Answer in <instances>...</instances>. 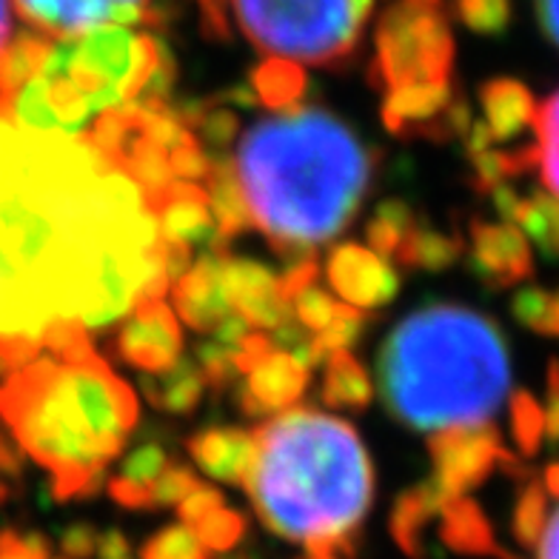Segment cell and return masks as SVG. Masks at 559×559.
Here are the masks:
<instances>
[{
	"label": "cell",
	"mask_w": 559,
	"mask_h": 559,
	"mask_svg": "<svg viewBox=\"0 0 559 559\" xmlns=\"http://www.w3.org/2000/svg\"><path fill=\"white\" fill-rule=\"evenodd\" d=\"M463 254V240L460 235H445L426 223H414L412 231L400 243L394 260H400L408 269H423V272H445Z\"/></svg>",
	"instance_id": "27"
},
{
	"label": "cell",
	"mask_w": 559,
	"mask_h": 559,
	"mask_svg": "<svg viewBox=\"0 0 559 559\" xmlns=\"http://www.w3.org/2000/svg\"><path fill=\"white\" fill-rule=\"evenodd\" d=\"M52 543L40 531H0V559H49Z\"/></svg>",
	"instance_id": "40"
},
{
	"label": "cell",
	"mask_w": 559,
	"mask_h": 559,
	"mask_svg": "<svg viewBox=\"0 0 559 559\" xmlns=\"http://www.w3.org/2000/svg\"><path fill=\"white\" fill-rule=\"evenodd\" d=\"M189 454L209 477L228 483V486H246V477L254 463V435L243 428L209 426L189 437Z\"/></svg>",
	"instance_id": "18"
},
{
	"label": "cell",
	"mask_w": 559,
	"mask_h": 559,
	"mask_svg": "<svg viewBox=\"0 0 559 559\" xmlns=\"http://www.w3.org/2000/svg\"><path fill=\"white\" fill-rule=\"evenodd\" d=\"M143 559H209V551L200 545L189 525H166L148 537L140 548Z\"/></svg>",
	"instance_id": "30"
},
{
	"label": "cell",
	"mask_w": 559,
	"mask_h": 559,
	"mask_svg": "<svg viewBox=\"0 0 559 559\" xmlns=\"http://www.w3.org/2000/svg\"><path fill=\"white\" fill-rule=\"evenodd\" d=\"M383 403L414 431L486 426L511 385L497 323L463 306H426L385 337L377 357Z\"/></svg>",
	"instance_id": "5"
},
{
	"label": "cell",
	"mask_w": 559,
	"mask_h": 559,
	"mask_svg": "<svg viewBox=\"0 0 559 559\" xmlns=\"http://www.w3.org/2000/svg\"><path fill=\"white\" fill-rule=\"evenodd\" d=\"M511 417H514V437L520 442V449L525 454H534L537 451V442H539V431H543V414H539V405L520 391L514 394L511 400Z\"/></svg>",
	"instance_id": "39"
},
{
	"label": "cell",
	"mask_w": 559,
	"mask_h": 559,
	"mask_svg": "<svg viewBox=\"0 0 559 559\" xmlns=\"http://www.w3.org/2000/svg\"><path fill=\"white\" fill-rule=\"evenodd\" d=\"M309 559H334V557H309Z\"/></svg>",
	"instance_id": "53"
},
{
	"label": "cell",
	"mask_w": 559,
	"mask_h": 559,
	"mask_svg": "<svg viewBox=\"0 0 559 559\" xmlns=\"http://www.w3.org/2000/svg\"><path fill=\"white\" fill-rule=\"evenodd\" d=\"M246 377L249 380L243 385H237L235 400L237 408L246 417L254 419L274 417V414L292 408L306 394V385H309V368L295 360L292 354L277 352V348L272 354H265L263 360L251 368Z\"/></svg>",
	"instance_id": "15"
},
{
	"label": "cell",
	"mask_w": 559,
	"mask_h": 559,
	"mask_svg": "<svg viewBox=\"0 0 559 559\" xmlns=\"http://www.w3.org/2000/svg\"><path fill=\"white\" fill-rule=\"evenodd\" d=\"M157 63V37L129 26H97L58 37L40 72L17 88L9 123L29 132L81 134L97 115L138 97Z\"/></svg>",
	"instance_id": "6"
},
{
	"label": "cell",
	"mask_w": 559,
	"mask_h": 559,
	"mask_svg": "<svg viewBox=\"0 0 559 559\" xmlns=\"http://www.w3.org/2000/svg\"><path fill=\"white\" fill-rule=\"evenodd\" d=\"M451 104V83H412L383 92L380 118L394 138L445 140L451 138L445 120Z\"/></svg>",
	"instance_id": "14"
},
{
	"label": "cell",
	"mask_w": 559,
	"mask_h": 559,
	"mask_svg": "<svg viewBox=\"0 0 559 559\" xmlns=\"http://www.w3.org/2000/svg\"><path fill=\"white\" fill-rule=\"evenodd\" d=\"M534 146L531 152V166H537L545 189L559 200V92H554L543 106L534 109Z\"/></svg>",
	"instance_id": "28"
},
{
	"label": "cell",
	"mask_w": 559,
	"mask_h": 559,
	"mask_svg": "<svg viewBox=\"0 0 559 559\" xmlns=\"http://www.w3.org/2000/svg\"><path fill=\"white\" fill-rule=\"evenodd\" d=\"M483 109H486L488 132L497 140H511L525 126L534 123V100L531 92L516 81H491L479 88Z\"/></svg>",
	"instance_id": "23"
},
{
	"label": "cell",
	"mask_w": 559,
	"mask_h": 559,
	"mask_svg": "<svg viewBox=\"0 0 559 559\" xmlns=\"http://www.w3.org/2000/svg\"><path fill=\"white\" fill-rule=\"evenodd\" d=\"M97 548V531L88 523H74L63 528L60 534V551L72 559H88L95 557Z\"/></svg>",
	"instance_id": "45"
},
{
	"label": "cell",
	"mask_w": 559,
	"mask_h": 559,
	"mask_svg": "<svg viewBox=\"0 0 559 559\" xmlns=\"http://www.w3.org/2000/svg\"><path fill=\"white\" fill-rule=\"evenodd\" d=\"M169 465V454H166V449H163L160 442L146 440L140 442L134 451H129V456H126L123 465H120L118 477L129 479L134 486L152 488L155 486V479L160 477Z\"/></svg>",
	"instance_id": "33"
},
{
	"label": "cell",
	"mask_w": 559,
	"mask_h": 559,
	"mask_svg": "<svg viewBox=\"0 0 559 559\" xmlns=\"http://www.w3.org/2000/svg\"><path fill=\"white\" fill-rule=\"evenodd\" d=\"M454 12L468 29L500 35L511 23V0H454Z\"/></svg>",
	"instance_id": "32"
},
{
	"label": "cell",
	"mask_w": 559,
	"mask_h": 559,
	"mask_svg": "<svg viewBox=\"0 0 559 559\" xmlns=\"http://www.w3.org/2000/svg\"><path fill=\"white\" fill-rule=\"evenodd\" d=\"M537 15L545 37L559 49V0H537Z\"/></svg>",
	"instance_id": "49"
},
{
	"label": "cell",
	"mask_w": 559,
	"mask_h": 559,
	"mask_svg": "<svg viewBox=\"0 0 559 559\" xmlns=\"http://www.w3.org/2000/svg\"><path fill=\"white\" fill-rule=\"evenodd\" d=\"M545 488L539 483H531L523 493H520V500H516V511H514V537L516 543L528 548L537 539L539 523H543L545 514Z\"/></svg>",
	"instance_id": "36"
},
{
	"label": "cell",
	"mask_w": 559,
	"mask_h": 559,
	"mask_svg": "<svg viewBox=\"0 0 559 559\" xmlns=\"http://www.w3.org/2000/svg\"><path fill=\"white\" fill-rule=\"evenodd\" d=\"M323 403L340 412H362L374 400V385L368 380L366 368L348 352H332L325 357Z\"/></svg>",
	"instance_id": "24"
},
{
	"label": "cell",
	"mask_w": 559,
	"mask_h": 559,
	"mask_svg": "<svg viewBox=\"0 0 559 559\" xmlns=\"http://www.w3.org/2000/svg\"><path fill=\"white\" fill-rule=\"evenodd\" d=\"M292 309H295L300 325H306L309 332H320L325 325L332 323V317L337 314L340 302L325 295L323 288H317V283L306 286L292 297Z\"/></svg>",
	"instance_id": "35"
},
{
	"label": "cell",
	"mask_w": 559,
	"mask_h": 559,
	"mask_svg": "<svg viewBox=\"0 0 559 559\" xmlns=\"http://www.w3.org/2000/svg\"><path fill=\"white\" fill-rule=\"evenodd\" d=\"M49 46H52V37L35 29H23L15 37H9V44L0 49V92L3 97L15 100L17 88L40 72Z\"/></svg>",
	"instance_id": "26"
},
{
	"label": "cell",
	"mask_w": 559,
	"mask_h": 559,
	"mask_svg": "<svg viewBox=\"0 0 559 559\" xmlns=\"http://www.w3.org/2000/svg\"><path fill=\"white\" fill-rule=\"evenodd\" d=\"M246 493L260 523L311 557H357L374 502V468L346 419L286 408L254 431Z\"/></svg>",
	"instance_id": "3"
},
{
	"label": "cell",
	"mask_w": 559,
	"mask_h": 559,
	"mask_svg": "<svg viewBox=\"0 0 559 559\" xmlns=\"http://www.w3.org/2000/svg\"><path fill=\"white\" fill-rule=\"evenodd\" d=\"M366 325L368 317L362 314L360 309H352L346 302H340V309L337 314L332 317V323L317 332V346L323 348L325 354L346 352L348 346H354V343L360 340V334L366 332Z\"/></svg>",
	"instance_id": "34"
},
{
	"label": "cell",
	"mask_w": 559,
	"mask_h": 559,
	"mask_svg": "<svg viewBox=\"0 0 559 559\" xmlns=\"http://www.w3.org/2000/svg\"><path fill=\"white\" fill-rule=\"evenodd\" d=\"M414 223H417V217H414V212L408 209V203H403V200L397 198L383 200V203L377 206L374 217H371L366 226L368 246H371V251H377L380 258H394L400 243L405 240V235L412 231Z\"/></svg>",
	"instance_id": "29"
},
{
	"label": "cell",
	"mask_w": 559,
	"mask_h": 559,
	"mask_svg": "<svg viewBox=\"0 0 559 559\" xmlns=\"http://www.w3.org/2000/svg\"><path fill=\"white\" fill-rule=\"evenodd\" d=\"M377 152L343 120L295 106L246 129L235 175L258 226L280 258H309L346 231L374 177Z\"/></svg>",
	"instance_id": "2"
},
{
	"label": "cell",
	"mask_w": 559,
	"mask_h": 559,
	"mask_svg": "<svg viewBox=\"0 0 559 559\" xmlns=\"http://www.w3.org/2000/svg\"><path fill=\"white\" fill-rule=\"evenodd\" d=\"M226 506V500H223V493L217 491V488L212 486H203L200 483L198 488H194L186 500H180V506H177V514H180V523L183 525H198L200 520H206L212 511H217V508Z\"/></svg>",
	"instance_id": "43"
},
{
	"label": "cell",
	"mask_w": 559,
	"mask_h": 559,
	"mask_svg": "<svg viewBox=\"0 0 559 559\" xmlns=\"http://www.w3.org/2000/svg\"><path fill=\"white\" fill-rule=\"evenodd\" d=\"M468 269L491 286L516 283V280L528 277L531 272L528 246L516 228L474 221Z\"/></svg>",
	"instance_id": "17"
},
{
	"label": "cell",
	"mask_w": 559,
	"mask_h": 559,
	"mask_svg": "<svg viewBox=\"0 0 559 559\" xmlns=\"http://www.w3.org/2000/svg\"><path fill=\"white\" fill-rule=\"evenodd\" d=\"M97 559H129L132 557V545L126 539L123 531L109 528L104 531L100 537H97V548H95Z\"/></svg>",
	"instance_id": "47"
},
{
	"label": "cell",
	"mask_w": 559,
	"mask_h": 559,
	"mask_svg": "<svg viewBox=\"0 0 559 559\" xmlns=\"http://www.w3.org/2000/svg\"><path fill=\"white\" fill-rule=\"evenodd\" d=\"M109 497L129 511H148L152 508V488L134 486L123 477L109 479Z\"/></svg>",
	"instance_id": "46"
},
{
	"label": "cell",
	"mask_w": 559,
	"mask_h": 559,
	"mask_svg": "<svg viewBox=\"0 0 559 559\" xmlns=\"http://www.w3.org/2000/svg\"><path fill=\"white\" fill-rule=\"evenodd\" d=\"M198 531L200 545L206 548V551H231L240 539L246 537V516L231 511V508H217L206 520H200L194 525Z\"/></svg>",
	"instance_id": "31"
},
{
	"label": "cell",
	"mask_w": 559,
	"mask_h": 559,
	"mask_svg": "<svg viewBox=\"0 0 559 559\" xmlns=\"http://www.w3.org/2000/svg\"><path fill=\"white\" fill-rule=\"evenodd\" d=\"M246 334H249V323H246V317L237 314V311H228L221 323L214 325V340L223 343V346L235 348Z\"/></svg>",
	"instance_id": "48"
},
{
	"label": "cell",
	"mask_w": 559,
	"mask_h": 559,
	"mask_svg": "<svg viewBox=\"0 0 559 559\" xmlns=\"http://www.w3.org/2000/svg\"><path fill=\"white\" fill-rule=\"evenodd\" d=\"M428 454L435 463L431 477L449 497H463L465 491L483 486L488 474L502 465L514 472V456L502 449L500 435L493 426H463L435 431L428 437Z\"/></svg>",
	"instance_id": "9"
},
{
	"label": "cell",
	"mask_w": 559,
	"mask_h": 559,
	"mask_svg": "<svg viewBox=\"0 0 559 559\" xmlns=\"http://www.w3.org/2000/svg\"><path fill=\"white\" fill-rule=\"evenodd\" d=\"M12 37V12H9V0H0V49L9 44Z\"/></svg>",
	"instance_id": "51"
},
{
	"label": "cell",
	"mask_w": 559,
	"mask_h": 559,
	"mask_svg": "<svg viewBox=\"0 0 559 559\" xmlns=\"http://www.w3.org/2000/svg\"><path fill=\"white\" fill-rule=\"evenodd\" d=\"M251 86H254L258 104L272 111H286L300 104V97L309 88V81H306V72L295 60L265 58L263 63L251 69Z\"/></svg>",
	"instance_id": "25"
},
{
	"label": "cell",
	"mask_w": 559,
	"mask_h": 559,
	"mask_svg": "<svg viewBox=\"0 0 559 559\" xmlns=\"http://www.w3.org/2000/svg\"><path fill=\"white\" fill-rule=\"evenodd\" d=\"M223 258L226 251H203L192 269L169 286L177 314L198 334L214 332V325L231 311L221 277Z\"/></svg>",
	"instance_id": "16"
},
{
	"label": "cell",
	"mask_w": 559,
	"mask_h": 559,
	"mask_svg": "<svg viewBox=\"0 0 559 559\" xmlns=\"http://www.w3.org/2000/svg\"><path fill=\"white\" fill-rule=\"evenodd\" d=\"M163 237L146 192L83 138L0 123V337L58 323L104 332L163 300Z\"/></svg>",
	"instance_id": "1"
},
{
	"label": "cell",
	"mask_w": 559,
	"mask_h": 559,
	"mask_svg": "<svg viewBox=\"0 0 559 559\" xmlns=\"http://www.w3.org/2000/svg\"><path fill=\"white\" fill-rule=\"evenodd\" d=\"M152 0H15L17 15L46 37H72L115 23L138 26Z\"/></svg>",
	"instance_id": "10"
},
{
	"label": "cell",
	"mask_w": 559,
	"mask_h": 559,
	"mask_svg": "<svg viewBox=\"0 0 559 559\" xmlns=\"http://www.w3.org/2000/svg\"><path fill=\"white\" fill-rule=\"evenodd\" d=\"M194 362H198V368L203 371L206 385H212L214 391L226 389L237 374L235 360H231V346H223L217 340L200 343L198 352H194Z\"/></svg>",
	"instance_id": "37"
},
{
	"label": "cell",
	"mask_w": 559,
	"mask_h": 559,
	"mask_svg": "<svg viewBox=\"0 0 559 559\" xmlns=\"http://www.w3.org/2000/svg\"><path fill=\"white\" fill-rule=\"evenodd\" d=\"M431 3H437V0H431Z\"/></svg>",
	"instance_id": "54"
},
{
	"label": "cell",
	"mask_w": 559,
	"mask_h": 559,
	"mask_svg": "<svg viewBox=\"0 0 559 559\" xmlns=\"http://www.w3.org/2000/svg\"><path fill=\"white\" fill-rule=\"evenodd\" d=\"M449 500H454V497H449V493L442 491V486L435 477H428L426 483H419V486L400 493L394 508H391L389 528L391 537H394V543H397V548L405 557H428L426 528L428 523H435L437 514H440V508Z\"/></svg>",
	"instance_id": "19"
},
{
	"label": "cell",
	"mask_w": 559,
	"mask_h": 559,
	"mask_svg": "<svg viewBox=\"0 0 559 559\" xmlns=\"http://www.w3.org/2000/svg\"><path fill=\"white\" fill-rule=\"evenodd\" d=\"M183 334L175 311L163 300H140L115 337V354L143 374L166 371L180 360Z\"/></svg>",
	"instance_id": "11"
},
{
	"label": "cell",
	"mask_w": 559,
	"mask_h": 559,
	"mask_svg": "<svg viewBox=\"0 0 559 559\" xmlns=\"http://www.w3.org/2000/svg\"><path fill=\"white\" fill-rule=\"evenodd\" d=\"M212 100L214 106L235 104V106H243V109H254V106H258V97H254V92H251L249 86H231L226 88V92H221V95H214Z\"/></svg>",
	"instance_id": "50"
},
{
	"label": "cell",
	"mask_w": 559,
	"mask_h": 559,
	"mask_svg": "<svg viewBox=\"0 0 559 559\" xmlns=\"http://www.w3.org/2000/svg\"><path fill=\"white\" fill-rule=\"evenodd\" d=\"M138 400L100 354L37 357L0 385V428L52 477L55 500L95 497L138 426Z\"/></svg>",
	"instance_id": "4"
},
{
	"label": "cell",
	"mask_w": 559,
	"mask_h": 559,
	"mask_svg": "<svg viewBox=\"0 0 559 559\" xmlns=\"http://www.w3.org/2000/svg\"><path fill=\"white\" fill-rule=\"evenodd\" d=\"M221 559H258V557H254V554H249V551H231V554H223Z\"/></svg>",
	"instance_id": "52"
},
{
	"label": "cell",
	"mask_w": 559,
	"mask_h": 559,
	"mask_svg": "<svg viewBox=\"0 0 559 559\" xmlns=\"http://www.w3.org/2000/svg\"><path fill=\"white\" fill-rule=\"evenodd\" d=\"M440 539L449 545L454 554H465V557H497L511 559L502 551L488 520L483 516L477 506L465 497H454L440 508Z\"/></svg>",
	"instance_id": "20"
},
{
	"label": "cell",
	"mask_w": 559,
	"mask_h": 559,
	"mask_svg": "<svg viewBox=\"0 0 559 559\" xmlns=\"http://www.w3.org/2000/svg\"><path fill=\"white\" fill-rule=\"evenodd\" d=\"M198 486L200 479L192 468H186V465H169V468L155 479V486H152V508L180 506V500H186Z\"/></svg>",
	"instance_id": "38"
},
{
	"label": "cell",
	"mask_w": 559,
	"mask_h": 559,
	"mask_svg": "<svg viewBox=\"0 0 559 559\" xmlns=\"http://www.w3.org/2000/svg\"><path fill=\"white\" fill-rule=\"evenodd\" d=\"M140 391L146 394V400L155 405L157 412L186 417L203 400L206 380H203V371L198 368L194 357H180L166 371L140 377Z\"/></svg>",
	"instance_id": "21"
},
{
	"label": "cell",
	"mask_w": 559,
	"mask_h": 559,
	"mask_svg": "<svg viewBox=\"0 0 559 559\" xmlns=\"http://www.w3.org/2000/svg\"><path fill=\"white\" fill-rule=\"evenodd\" d=\"M152 212L157 217L163 243L186 246V249L192 251L198 249L200 254L203 251H226L228 240L221 235L217 223H214L206 189H200L198 183L175 180L152 203Z\"/></svg>",
	"instance_id": "13"
},
{
	"label": "cell",
	"mask_w": 559,
	"mask_h": 559,
	"mask_svg": "<svg viewBox=\"0 0 559 559\" xmlns=\"http://www.w3.org/2000/svg\"><path fill=\"white\" fill-rule=\"evenodd\" d=\"M557 506L554 511H548V502H545L543 523H539L537 539L531 545V551L537 559H559V491L551 493Z\"/></svg>",
	"instance_id": "44"
},
{
	"label": "cell",
	"mask_w": 559,
	"mask_h": 559,
	"mask_svg": "<svg viewBox=\"0 0 559 559\" xmlns=\"http://www.w3.org/2000/svg\"><path fill=\"white\" fill-rule=\"evenodd\" d=\"M203 180H206L209 209H212V217L221 228V235L231 240V237L243 235L246 228H251L249 209H246L243 192H240L235 175V160L231 157H212L209 175Z\"/></svg>",
	"instance_id": "22"
},
{
	"label": "cell",
	"mask_w": 559,
	"mask_h": 559,
	"mask_svg": "<svg viewBox=\"0 0 559 559\" xmlns=\"http://www.w3.org/2000/svg\"><path fill=\"white\" fill-rule=\"evenodd\" d=\"M228 9L269 58L332 69L357 52L371 0H228Z\"/></svg>",
	"instance_id": "7"
},
{
	"label": "cell",
	"mask_w": 559,
	"mask_h": 559,
	"mask_svg": "<svg viewBox=\"0 0 559 559\" xmlns=\"http://www.w3.org/2000/svg\"><path fill=\"white\" fill-rule=\"evenodd\" d=\"M194 132L200 134V140H203L209 148H217V152H221V148H226L228 143L237 138V132H240V120H237L235 111L212 106V109L203 115V120H200Z\"/></svg>",
	"instance_id": "41"
},
{
	"label": "cell",
	"mask_w": 559,
	"mask_h": 559,
	"mask_svg": "<svg viewBox=\"0 0 559 559\" xmlns=\"http://www.w3.org/2000/svg\"><path fill=\"white\" fill-rule=\"evenodd\" d=\"M371 86L380 92L412 83H451L454 37L431 0H400L377 21Z\"/></svg>",
	"instance_id": "8"
},
{
	"label": "cell",
	"mask_w": 559,
	"mask_h": 559,
	"mask_svg": "<svg viewBox=\"0 0 559 559\" xmlns=\"http://www.w3.org/2000/svg\"><path fill=\"white\" fill-rule=\"evenodd\" d=\"M169 166H171V175H175V180L198 183V180H203V177L209 175L212 157L203 152V146H200L198 140H192V143H186V146H180L177 152H171Z\"/></svg>",
	"instance_id": "42"
},
{
	"label": "cell",
	"mask_w": 559,
	"mask_h": 559,
	"mask_svg": "<svg viewBox=\"0 0 559 559\" xmlns=\"http://www.w3.org/2000/svg\"><path fill=\"white\" fill-rule=\"evenodd\" d=\"M325 277L340 300L360 311L383 309L397 300L403 286L389 260L357 243H343L329 254Z\"/></svg>",
	"instance_id": "12"
}]
</instances>
